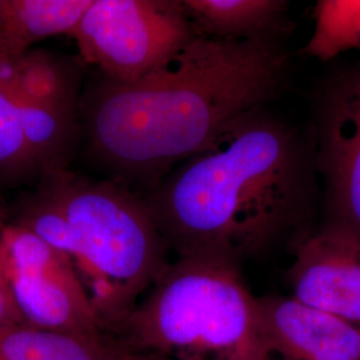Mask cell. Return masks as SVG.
Wrapping results in <instances>:
<instances>
[{
  "instance_id": "5b68a950",
  "label": "cell",
  "mask_w": 360,
  "mask_h": 360,
  "mask_svg": "<svg viewBox=\"0 0 360 360\" xmlns=\"http://www.w3.org/2000/svg\"><path fill=\"white\" fill-rule=\"evenodd\" d=\"M67 35L86 63L122 84L167 65L196 37L180 0H91Z\"/></svg>"
},
{
  "instance_id": "2e32d148",
  "label": "cell",
  "mask_w": 360,
  "mask_h": 360,
  "mask_svg": "<svg viewBox=\"0 0 360 360\" xmlns=\"http://www.w3.org/2000/svg\"><path fill=\"white\" fill-rule=\"evenodd\" d=\"M7 223V217L4 210L0 207V235L3 231V227ZM11 324H26L20 318L18 309H15L13 299L10 295L8 287L4 281L1 267H0V327L3 326H11Z\"/></svg>"
},
{
  "instance_id": "8992f818",
  "label": "cell",
  "mask_w": 360,
  "mask_h": 360,
  "mask_svg": "<svg viewBox=\"0 0 360 360\" xmlns=\"http://www.w3.org/2000/svg\"><path fill=\"white\" fill-rule=\"evenodd\" d=\"M0 267L15 309L28 326L104 334L70 260L13 220H7L0 235Z\"/></svg>"
},
{
  "instance_id": "7a4b0ae2",
  "label": "cell",
  "mask_w": 360,
  "mask_h": 360,
  "mask_svg": "<svg viewBox=\"0 0 360 360\" xmlns=\"http://www.w3.org/2000/svg\"><path fill=\"white\" fill-rule=\"evenodd\" d=\"M316 175L312 144L263 107L223 129L143 198L178 257L240 264L309 233Z\"/></svg>"
},
{
  "instance_id": "52a82bcc",
  "label": "cell",
  "mask_w": 360,
  "mask_h": 360,
  "mask_svg": "<svg viewBox=\"0 0 360 360\" xmlns=\"http://www.w3.org/2000/svg\"><path fill=\"white\" fill-rule=\"evenodd\" d=\"M314 114V163L324 183V223L360 236V59L323 83Z\"/></svg>"
},
{
  "instance_id": "30bf717a",
  "label": "cell",
  "mask_w": 360,
  "mask_h": 360,
  "mask_svg": "<svg viewBox=\"0 0 360 360\" xmlns=\"http://www.w3.org/2000/svg\"><path fill=\"white\" fill-rule=\"evenodd\" d=\"M0 91L18 102L79 115L77 70L51 52L30 50L0 74Z\"/></svg>"
},
{
  "instance_id": "8fae6325",
  "label": "cell",
  "mask_w": 360,
  "mask_h": 360,
  "mask_svg": "<svg viewBox=\"0 0 360 360\" xmlns=\"http://www.w3.org/2000/svg\"><path fill=\"white\" fill-rule=\"evenodd\" d=\"M196 35L221 40L276 39L283 30L282 0H180Z\"/></svg>"
},
{
  "instance_id": "e0dca14e",
  "label": "cell",
  "mask_w": 360,
  "mask_h": 360,
  "mask_svg": "<svg viewBox=\"0 0 360 360\" xmlns=\"http://www.w3.org/2000/svg\"><path fill=\"white\" fill-rule=\"evenodd\" d=\"M105 338H107V343H108L107 360H171L166 356H162V355L141 352V351H134V349L122 347L108 335H105Z\"/></svg>"
},
{
  "instance_id": "9c48e42d",
  "label": "cell",
  "mask_w": 360,
  "mask_h": 360,
  "mask_svg": "<svg viewBox=\"0 0 360 360\" xmlns=\"http://www.w3.org/2000/svg\"><path fill=\"white\" fill-rule=\"evenodd\" d=\"M264 339L284 360H360V324L291 296L257 297Z\"/></svg>"
},
{
  "instance_id": "5bb4252c",
  "label": "cell",
  "mask_w": 360,
  "mask_h": 360,
  "mask_svg": "<svg viewBox=\"0 0 360 360\" xmlns=\"http://www.w3.org/2000/svg\"><path fill=\"white\" fill-rule=\"evenodd\" d=\"M304 51L322 62L360 50V0H319Z\"/></svg>"
},
{
  "instance_id": "6da1fadb",
  "label": "cell",
  "mask_w": 360,
  "mask_h": 360,
  "mask_svg": "<svg viewBox=\"0 0 360 360\" xmlns=\"http://www.w3.org/2000/svg\"><path fill=\"white\" fill-rule=\"evenodd\" d=\"M287 63L276 39L196 35L167 65L135 83L101 77L79 102L89 153L110 179L150 191L223 129L272 101Z\"/></svg>"
},
{
  "instance_id": "7c38bea8",
  "label": "cell",
  "mask_w": 360,
  "mask_h": 360,
  "mask_svg": "<svg viewBox=\"0 0 360 360\" xmlns=\"http://www.w3.org/2000/svg\"><path fill=\"white\" fill-rule=\"evenodd\" d=\"M91 0H0V60L13 62L43 39L68 34Z\"/></svg>"
},
{
  "instance_id": "4fadbf2b",
  "label": "cell",
  "mask_w": 360,
  "mask_h": 360,
  "mask_svg": "<svg viewBox=\"0 0 360 360\" xmlns=\"http://www.w3.org/2000/svg\"><path fill=\"white\" fill-rule=\"evenodd\" d=\"M105 334L87 335L28 324L0 327V360H107Z\"/></svg>"
},
{
  "instance_id": "9a60e30c",
  "label": "cell",
  "mask_w": 360,
  "mask_h": 360,
  "mask_svg": "<svg viewBox=\"0 0 360 360\" xmlns=\"http://www.w3.org/2000/svg\"><path fill=\"white\" fill-rule=\"evenodd\" d=\"M28 175L41 178L27 139L23 110L11 96L0 91V176Z\"/></svg>"
},
{
  "instance_id": "3957f363",
  "label": "cell",
  "mask_w": 360,
  "mask_h": 360,
  "mask_svg": "<svg viewBox=\"0 0 360 360\" xmlns=\"http://www.w3.org/2000/svg\"><path fill=\"white\" fill-rule=\"evenodd\" d=\"M13 221L70 260L103 331L141 302L169 264L143 195L110 178L90 179L68 168L50 172Z\"/></svg>"
},
{
  "instance_id": "ba28073f",
  "label": "cell",
  "mask_w": 360,
  "mask_h": 360,
  "mask_svg": "<svg viewBox=\"0 0 360 360\" xmlns=\"http://www.w3.org/2000/svg\"><path fill=\"white\" fill-rule=\"evenodd\" d=\"M287 281L296 302L360 324V236L323 223L296 243Z\"/></svg>"
},
{
  "instance_id": "277c9868",
  "label": "cell",
  "mask_w": 360,
  "mask_h": 360,
  "mask_svg": "<svg viewBox=\"0 0 360 360\" xmlns=\"http://www.w3.org/2000/svg\"><path fill=\"white\" fill-rule=\"evenodd\" d=\"M122 347L171 360H271L257 297L239 264L178 257L141 302L104 331Z\"/></svg>"
}]
</instances>
